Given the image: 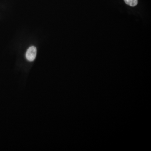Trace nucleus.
<instances>
[{
  "mask_svg": "<svg viewBox=\"0 0 151 151\" xmlns=\"http://www.w3.org/2000/svg\"><path fill=\"white\" fill-rule=\"evenodd\" d=\"M37 50L35 46H31L28 48L26 53V57L28 61L29 62H32L36 58Z\"/></svg>",
  "mask_w": 151,
  "mask_h": 151,
  "instance_id": "f257e3e1",
  "label": "nucleus"
},
{
  "mask_svg": "<svg viewBox=\"0 0 151 151\" xmlns=\"http://www.w3.org/2000/svg\"><path fill=\"white\" fill-rule=\"evenodd\" d=\"M126 4L131 6H135L138 4V0H124Z\"/></svg>",
  "mask_w": 151,
  "mask_h": 151,
  "instance_id": "f03ea898",
  "label": "nucleus"
}]
</instances>
